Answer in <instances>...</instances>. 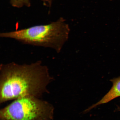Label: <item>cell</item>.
<instances>
[{
    "mask_svg": "<svg viewBox=\"0 0 120 120\" xmlns=\"http://www.w3.org/2000/svg\"><path fill=\"white\" fill-rule=\"evenodd\" d=\"M53 79L40 60L30 64H1L0 103L28 96L40 98L49 93L48 87Z\"/></svg>",
    "mask_w": 120,
    "mask_h": 120,
    "instance_id": "obj_1",
    "label": "cell"
},
{
    "mask_svg": "<svg viewBox=\"0 0 120 120\" xmlns=\"http://www.w3.org/2000/svg\"><path fill=\"white\" fill-rule=\"evenodd\" d=\"M63 18L49 24L36 25L1 33L2 38L14 39L23 44L50 48L59 53L68 39L70 29Z\"/></svg>",
    "mask_w": 120,
    "mask_h": 120,
    "instance_id": "obj_2",
    "label": "cell"
},
{
    "mask_svg": "<svg viewBox=\"0 0 120 120\" xmlns=\"http://www.w3.org/2000/svg\"><path fill=\"white\" fill-rule=\"evenodd\" d=\"M54 108L49 102L28 96L16 99L0 110V120H52Z\"/></svg>",
    "mask_w": 120,
    "mask_h": 120,
    "instance_id": "obj_3",
    "label": "cell"
},
{
    "mask_svg": "<svg viewBox=\"0 0 120 120\" xmlns=\"http://www.w3.org/2000/svg\"><path fill=\"white\" fill-rule=\"evenodd\" d=\"M110 81L112 83L111 89L101 100L86 109L85 111V112L89 111L99 105L107 103L114 99L120 97V76L111 79Z\"/></svg>",
    "mask_w": 120,
    "mask_h": 120,
    "instance_id": "obj_4",
    "label": "cell"
},
{
    "mask_svg": "<svg viewBox=\"0 0 120 120\" xmlns=\"http://www.w3.org/2000/svg\"><path fill=\"white\" fill-rule=\"evenodd\" d=\"M10 3L13 7L20 8L24 6L29 7L30 6V0H11Z\"/></svg>",
    "mask_w": 120,
    "mask_h": 120,
    "instance_id": "obj_5",
    "label": "cell"
},
{
    "mask_svg": "<svg viewBox=\"0 0 120 120\" xmlns=\"http://www.w3.org/2000/svg\"><path fill=\"white\" fill-rule=\"evenodd\" d=\"M43 1V3L49 4H52V0H41Z\"/></svg>",
    "mask_w": 120,
    "mask_h": 120,
    "instance_id": "obj_6",
    "label": "cell"
},
{
    "mask_svg": "<svg viewBox=\"0 0 120 120\" xmlns=\"http://www.w3.org/2000/svg\"><path fill=\"white\" fill-rule=\"evenodd\" d=\"M118 110L120 111V108L118 107Z\"/></svg>",
    "mask_w": 120,
    "mask_h": 120,
    "instance_id": "obj_7",
    "label": "cell"
}]
</instances>
